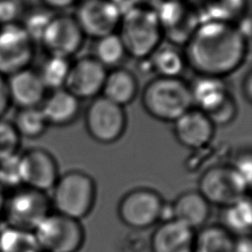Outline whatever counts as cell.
<instances>
[{"instance_id":"6da1fadb","label":"cell","mask_w":252,"mask_h":252,"mask_svg":"<svg viewBox=\"0 0 252 252\" xmlns=\"http://www.w3.org/2000/svg\"><path fill=\"white\" fill-rule=\"evenodd\" d=\"M248 52V38L232 23L204 20L185 42L186 64L198 76L223 79L238 70Z\"/></svg>"},{"instance_id":"7a4b0ae2","label":"cell","mask_w":252,"mask_h":252,"mask_svg":"<svg viewBox=\"0 0 252 252\" xmlns=\"http://www.w3.org/2000/svg\"><path fill=\"white\" fill-rule=\"evenodd\" d=\"M146 112L163 122H174L193 107L190 85L180 77H158L144 87L141 97Z\"/></svg>"},{"instance_id":"3957f363","label":"cell","mask_w":252,"mask_h":252,"mask_svg":"<svg viewBox=\"0 0 252 252\" xmlns=\"http://www.w3.org/2000/svg\"><path fill=\"white\" fill-rule=\"evenodd\" d=\"M117 31L127 55L137 60L151 56L163 36L156 11L145 7H133L122 13Z\"/></svg>"},{"instance_id":"277c9868","label":"cell","mask_w":252,"mask_h":252,"mask_svg":"<svg viewBox=\"0 0 252 252\" xmlns=\"http://www.w3.org/2000/svg\"><path fill=\"white\" fill-rule=\"evenodd\" d=\"M51 190L50 201L55 212L78 220L90 214L95 201L94 179L80 170L59 175Z\"/></svg>"},{"instance_id":"5b68a950","label":"cell","mask_w":252,"mask_h":252,"mask_svg":"<svg viewBox=\"0 0 252 252\" xmlns=\"http://www.w3.org/2000/svg\"><path fill=\"white\" fill-rule=\"evenodd\" d=\"M250 184L231 164L207 168L198 180V191L212 206L221 208L246 197Z\"/></svg>"},{"instance_id":"8992f818","label":"cell","mask_w":252,"mask_h":252,"mask_svg":"<svg viewBox=\"0 0 252 252\" xmlns=\"http://www.w3.org/2000/svg\"><path fill=\"white\" fill-rule=\"evenodd\" d=\"M51 207L46 192L22 185L7 195L2 215L7 226L33 231L51 213Z\"/></svg>"},{"instance_id":"52a82bcc","label":"cell","mask_w":252,"mask_h":252,"mask_svg":"<svg viewBox=\"0 0 252 252\" xmlns=\"http://www.w3.org/2000/svg\"><path fill=\"white\" fill-rule=\"evenodd\" d=\"M33 233L43 252H78L85 240L80 220L59 213H49Z\"/></svg>"},{"instance_id":"ba28073f","label":"cell","mask_w":252,"mask_h":252,"mask_svg":"<svg viewBox=\"0 0 252 252\" xmlns=\"http://www.w3.org/2000/svg\"><path fill=\"white\" fill-rule=\"evenodd\" d=\"M85 125L94 140L101 144H111L120 139L126 129L124 107L98 95L86 110Z\"/></svg>"},{"instance_id":"9c48e42d","label":"cell","mask_w":252,"mask_h":252,"mask_svg":"<svg viewBox=\"0 0 252 252\" xmlns=\"http://www.w3.org/2000/svg\"><path fill=\"white\" fill-rule=\"evenodd\" d=\"M164 202L155 190L133 189L120 200L117 213L121 221L135 229H145L159 222Z\"/></svg>"},{"instance_id":"30bf717a","label":"cell","mask_w":252,"mask_h":252,"mask_svg":"<svg viewBox=\"0 0 252 252\" xmlns=\"http://www.w3.org/2000/svg\"><path fill=\"white\" fill-rule=\"evenodd\" d=\"M34 56V42L21 24L0 26V74L9 77L30 68Z\"/></svg>"},{"instance_id":"8fae6325","label":"cell","mask_w":252,"mask_h":252,"mask_svg":"<svg viewBox=\"0 0 252 252\" xmlns=\"http://www.w3.org/2000/svg\"><path fill=\"white\" fill-rule=\"evenodd\" d=\"M86 35L76 18L68 14L54 15L47 25L40 43L48 55L71 58L84 45Z\"/></svg>"},{"instance_id":"7c38bea8","label":"cell","mask_w":252,"mask_h":252,"mask_svg":"<svg viewBox=\"0 0 252 252\" xmlns=\"http://www.w3.org/2000/svg\"><path fill=\"white\" fill-rule=\"evenodd\" d=\"M18 167L23 186L46 193L53 188L59 177L55 158L41 148H31L19 155Z\"/></svg>"},{"instance_id":"4fadbf2b","label":"cell","mask_w":252,"mask_h":252,"mask_svg":"<svg viewBox=\"0 0 252 252\" xmlns=\"http://www.w3.org/2000/svg\"><path fill=\"white\" fill-rule=\"evenodd\" d=\"M122 12L111 0H81L74 16L86 36L94 39L116 32Z\"/></svg>"},{"instance_id":"5bb4252c","label":"cell","mask_w":252,"mask_h":252,"mask_svg":"<svg viewBox=\"0 0 252 252\" xmlns=\"http://www.w3.org/2000/svg\"><path fill=\"white\" fill-rule=\"evenodd\" d=\"M107 69L94 56H85L71 63L64 88L79 99L100 95Z\"/></svg>"},{"instance_id":"9a60e30c","label":"cell","mask_w":252,"mask_h":252,"mask_svg":"<svg viewBox=\"0 0 252 252\" xmlns=\"http://www.w3.org/2000/svg\"><path fill=\"white\" fill-rule=\"evenodd\" d=\"M215 125L200 109L192 107L173 122V133L180 145L192 150L205 148L215 135Z\"/></svg>"},{"instance_id":"2e32d148","label":"cell","mask_w":252,"mask_h":252,"mask_svg":"<svg viewBox=\"0 0 252 252\" xmlns=\"http://www.w3.org/2000/svg\"><path fill=\"white\" fill-rule=\"evenodd\" d=\"M196 230L170 219L159 221L150 238L152 252H194Z\"/></svg>"},{"instance_id":"e0dca14e","label":"cell","mask_w":252,"mask_h":252,"mask_svg":"<svg viewBox=\"0 0 252 252\" xmlns=\"http://www.w3.org/2000/svg\"><path fill=\"white\" fill-rule=\"evenodd\" d=\"M7 84L11 103L18 108L37 107L46 96L47 90L38 73L30 68L7 77Z\"/></svg>"},{"instance_id":"ac0fdd59","label":"cell","mask_w":252,"mask_h":252,"mask_svg":"<svg viewBox=\"0 0 252 252\" xmlns=\"http://www.w3.org/2000/svg\"><path fill=\"white\" fill-rule=\"evenodd\" d=\"M171 217L194 230L203 227L211 216V205L198 190L181 193L170 205Z\"/></svg>"},{"instance_id":"d6986e66","label":"cell","mask_w":252,"mask_h":252,"mask_svg":"<svg viewBox=\"0 0 252 252\" xmlns=\"http://www.w3.org/2000/svg\"><path fill=\"white\" fill-rule=\"evenodd\" d=\"M39 108L48 125L65 126L76 120L80 111V99L62 88L51 91Z\"/></svg>"},{"instance_id":"ffe728a7","label":"cell","mask_w":252,"mask_h":252,"mask_svg":"<svg viewBox=\"0 0 252 252\" xmlns=\"http://www.w3.org/2000/svg\"><path fill=\"white\" fill-rule=\"evenodd\" d=\"M139 91L136 76L123 67L112 68L107 71L100 95L124 107L131 103Z\"/></svg>"},{"instance_id":"44dd1931","label":"cell","mask_w":252,"mask_h":252,"mask_svg":"<svg viewBox=\"0 0 252 252\" xmlns=\"http://www.w3.org/2000/svg\"><path fill=\"white\" fill-rule=\"evenodd\" d=\"M190 91L193 105L205 114L214 111L231 94L223 79L207 76H198Z\"/></svg>"},{"instance_id":"7402d4cb","label":"cell","mask_w":252,"mask_h":252,"mask_svg":"<svg viewBox=\"0 0 252 252\" xmlns=\"http://www.w3.org/2000/svg\"><path fill=\"white\" fill-rule=\"evenodd\" d=\"M235 236L222 225H204L196 230L194 252H234Z\"/></svg>"},{"instance_id":"603a6c76","label":"cell","mask_w":252,"mask_h":252,"mask_svg":"<svg viewBox=\"0 0 252 252\" xmlns=\"http://www.w3.org/2000/svg\"><path fill=\"white\" fill-rule=\"evenodd\" d=\"M220 222L234 236L249 235L252 225V211L249 197L221 208Z\"/></svg>"},{"instance_id":"cb8c5ba5","label":"cell","mask_w":252,"mask_h":252,"mask_svg":"<svg viewBox=\"0 0 252 252\" xmlns=\"http://www.w3.org/2000/svg\"><path fill=\"white\" fill-rule=\"evenodd\" d=\"M149 58L158 77H180L187 65L184 54L172 46H158Z\"/></svg>"},{"instance_id":"d4e9b609","label":"cell","mask_w":252,"mask_h":252,"mask_svg":"<svg viewBox=\"0 0 252 252\" xmlns=\"http://www.w3.org/2000/svg\"><path fill=\"white\" fill-rule=\"evenodd\" d=\"M93 56L107 69L118 67L127 52L119 34L112 32L95 39Z\"/></svg>"},{"instance_id":"484cf974","label":"cell","mask_w":252,"mask_h":252,"mask_svg":"<svg viewBox=\"0 0 252 252\" xmlns=\"http://www.w3.org/2000/svg\"><path fill=\"white\" fill-rule=\"evenodd\" d=\"M0 252H43L33 231L6 226L0 229Z\"/></svg>"},{"instance_id":"4316f807","label":"cell","mask_w":252,"mask_h":252,"mask_svg":"<svg viewBox=\"0 0 252 252\" xmlns=\"http://www.w3.org/2000/svg\"><path fill=\"white\" fill-rule=\"evenodd\" d=\"M12 123L20 137L28 139L39 138L48 126L39 106L19 108Z\"/></svg>"},{"instance_id":"83f0119b","label":"cell","mask_w":252,"mask_h":252,"mask_svg":"<svg viewBox=\"0 0 252 252\" xmlns=\"http://www.w3.org/2000/svg\"><path fill=\"white\" fill-rule=\"evenodd\" d=\"M71 63L69 58L48 55L37 72L46 90L54 91L64 88Z\"/></svg>"},{"instance_id":"f1b7e54d","label":"cell","mask_w":252,"mask_h":252,"mask_svg":"<svg viewBox=\"0 0 252 252\" xmlns=\"http://www.w3.org/2000/svg\"><path fill=\"white\" fill-rule=\"evenodd\" d=\"M245 0H205L206 20L234 24V20L244 13Z\"/></svg>"},{"instance_id":"f546056e","label":"cell","mask_w":252,"mask_h":252,"mask_svg":"<svg viewBox=\"0 0 252 252\" xmlns=\"http://www.w3.org/2000/svg\"><path fill=\"white\" fill-rule=\"evenodd\" d=\"M53 11L45 8H34L23 13L22 21L19 22L33 42L40 41L41 36L53 18Z\"/></svg>"},{"instance_id":"4dcf8cb0","label":"cell","mask_w":252,"mask_h":252,"mask_svg":"<svg viewBox=\"0 0 252 252\" xmlns=\"http://www.w3.org/2000/svg\"><path fill=\"white\" fill-rule=\"evenodd\" d=\"M21 137L12 122L0 118V160L18 154Z\"/></svg>"},{"instance_id":"1f68e13d","label":"cell","mask_w":252,"mask_h":252,"mask_svg":"<svg viewBox=\"0 0 252 252\" xmlns=\"http://www.w3.org/2000/svg\"><path fill=\"white\" fill-rule=\"evenodd\" d=\"M19 155L0 160V186L5 190L22 186L19 176Z\"/></svg>"},{"instance_id":"d6a6232c","label":"cell","mask_w":252,"mask_h":252,"mask_svg":"<svg viewBox=\"0 0 252 252\" xmlns=\"http://www.w3.org/2000/svg\"><path fill=\"white\" fill-rule=\"evenodd\" d=\"M237 114V104L234 97L230 94L218 108L209 114H206L212 123L216 126H224L229 124Z\"/></svg>"},{"instance_id":"836d02e7","label":"cell","mask_w":252,"mask_h":252,"mask_svg":"<svg viewBox=\"0 0 252 252\" xmlns=\"http://www.w3.org/2000/svg\"><path fill=\"white\" fill-rule=\"evenodd\" d=\"M23 13L24 7L21 0H0V26L18 23Z\"/></svg>"},{"instance_id":"e575fe53","label":"cell","mask_w":252,"mask_h":252,"mask_svg":"<svg viewBox=\"0 0 252 252\" xmlns=\"http://www.w3.org/2000/svg\"><path fill=\"white\" fill-rule=\"evenodd\" d=\"M231 165H233V167L245 178L249 184L251 183V157L249 153L238 157L235 163Z\"/></svg>"},{"instance_id":"d590c367","label":"cell","mask_w":252,"mask_h":252,"mask_svg":"<svg viewBox=\"0 0 252 252\" xmlns=\"http://www.w3.org/2000/svg\"><path fill=\"white\" fill-rule=\"evenodd\" d=\"M11 105L7 78L0 74V118L6 113Z\"/></svg>"},{"instance_id":"8d00e7d4","label":"cell","mask_w":252,"mask_h":252,"mask_svg":"<svg viewBox=\"0 0 252 252\" xmlns=\"http://www.w3.org/2000/svg\"><path fill=\"white\" fill-rule=\"evenodd\" d=\"M40 1L45 8L51 11H56V10H66L75 5H78V3L81 0H40Z\"/></svg>"},{"instance_id":"74e56055","label":"cell","mask_w":252,"mask_h":252,"mask_svg":"<svg viewBox=\"0 0 252 252\" xmlns=\"http://www.w3.org/2000/svg\"><path fill=\"white\" fill-rule=\"evenodd\" d=\"M234 252H251V240L249 235L235 236Z\"/></svg>"},{"instance_id":"f35d334b","label":"cell","mask_w":252,"mask_h":252,"mask_svg":"<svg viewBox=\"0 0 252 252\" xmlns=\"http://www.w3.org/2000/svg\"><path fill=\"white\" fill-rule=\"evenodd\" d=\"M241 91H242L243 97L248 102H251V99H252V76H251V71H248L245 74V76L243 77Z\"/></svg>"},{"instance_id":"ab89813d","label":"cell","mask_w":252,"mask_h":252,"mask_svg":"<svg viewBox=\"0 0 252 252\" xmlns=\"http://www.w3.org/2000/svg\"><path fill=\"white\" fill-rule=\"evenodd\" d=\"M6 197H7L6 190L0 186V215H2V213H3L5 202H6Z\"/></svg>"},{"instance_id":"60d3db41","label":"cell","mask_w":252,"mask_h":252,"mask_svg":"<svg viewBox=\"0 0 252 252\" xmlns=\"http://www.w3.org/2000/svg\"><path fill=\"white\" fill-rule=\"evenodd\" d=\"M111 1H113V2H115V3L117 2V0H111Z\"/></svg>"}]
</instances>
